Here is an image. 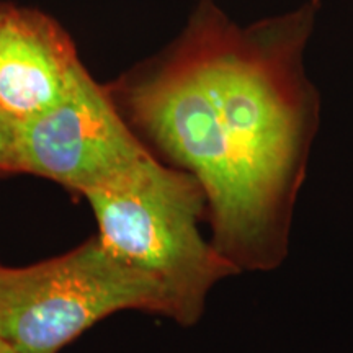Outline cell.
<instances>
[{
    "instance_id": "8992f818",
    "label": "cell",
    "mask_w": 353,
    "mask_h": 353,
    "mask_svg": "<svg viewBox=\"0 0 353 353\" xmlns=\"http://www.w3.org/2000/svg\"><path fill=\"white\" fill-rule=\"evenodd\" d=\"M21 172L15 144V126L10 118L0 112V175Z\"/></svg>"
},
{
    "instance_id": "277c9868",
    "label": "cell",
    "mask_w": 353,
    "mask_h": 353,
    "mask_svg": "<svg viewBox=\"0 0 353 353\" xmlns=\"http://www.w3.org/2000/svg\"><path fill=\"white\" fill-rule=\"evenodd\" d=\"M13 126L21 172L46 176L82 195L151 154L82 64L51 108Z\"/></svg>"
},
{
    "instance_id": "5b68a950",
    "label": "cell",
    "mask_w": 353,
    "mask_h": 353,
    "mask_svg": "<svg viewBox=\"0 0 353 353\" xmlns=\"http://www.w3.org/2000/svg\"><path fill=\"white\" fill-rule=\"evenodd\" d=\"M76 51L38 13L3 12L0 21V112L20 123L46 112L79 69Z\"/></svg>"
},
{
    "instance_id": "ba28073f",
    "label": "cell",
    "mask_w": 353,
    "mask_h": 353,
    "mask_svg": "<svg viewBox=\"0 0 353 353\" xmlns=\"http://www.w3.org/2000/svg\"><path fill=\"white\" fill-rule=\"evenodd\" d=\"M2 17H3V12L0 10V21H2Z\"/></svg>"
},
{
    "instance_id": "52a82bcc",
    "label": "cell",
    "mask_w": 353,
    "mask_h": 353,
    "mask_svg": "<svg viewBox=\"0 0 353 353\" xmlns=\"http://www.w3.org/2000/svg\"><path fill=\"white\" fill-rule=\"evenodd\" d=\"M0 353H20V352L17 350V348L13 345H10V343H8L6 339L0 337Z\"/></svg>"
},
{
    "instance_id": "3957f363",
    "label": "cell",
    "mask_w": 353,
    "mask_h": 353,
    "mask_svg": "<svg viewBox=\"0 0 353 353\" xmlns=\"http://www.w3.org/2000/svg\"><path fill=\"white\" fill-rule=\"evenodd\" d=\"M121 309L172 317L165 290L100 237L30 267L0 265V337L20 353H57Z\"/></svg>"
},
{
    "instance_id": "7a4b0ae2",
    "label": "cell",
    "mask_w": 353,
    "mask_h": 353,
    "mask_svg": "<svg viewBox=\"0 0 353 353\" xmlns=\"http://www.w3.org/2000/svg\"><path fill=\"white\" fill-rule=\"evenodd\" d=\"M85 198L100 241L162 285L170 319L180 324L196 322L211 288L241 272L203 239L198 221L206 196L190 172L169 169L149 154Z\"/></svg>"
},
{
    "instance_id": "6da1fadb",
    "label": "cell",
    "mask_w": 353,
    "mask_h": 353,
    "mask_svg": "<svg viewBox=\"0 0 353 353\" xmlns=\"http://www.w3.org/2000/svg\"><path fill=\"white\" fill-rule=\"evenodd\" d=\"M317 3L247 28L206 25L131 90L136 121L200 182L213 244L239 270H272L288 252L319 112L303 69Z\"/></svg>"
}]
</instances>
